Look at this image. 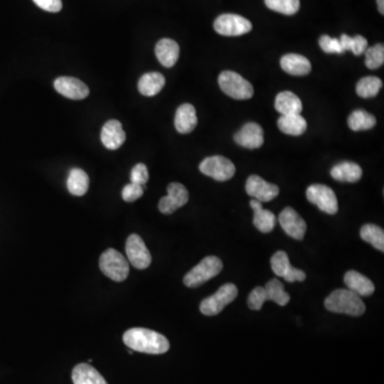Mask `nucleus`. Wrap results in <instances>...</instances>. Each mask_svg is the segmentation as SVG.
<instances>
[{"label":"nucleus","mask_w":384,"mask_h":384,"mask_svg":"<svg viewBox=\"0 0 384 384\" xmlns=\"http://www.w3.org/2000/svg\"><path fill=\"white\" fill-rule=\"evenodd\" d=\"M143 196V186H140L138 184H131L126 185L124 187L123 190H122V198L125 202H135V201L140 199Z\"/></svg>","instance_id":"58836bf2"},{"label":"nucleus","mask_w":384,"mask_h":384,"mask_svg":"<svg viewBox=\"0 0 384 384\" xmlns=\"http://www.w3.org/2000/svg\"><path fill=\"white\" fill-rule=\"evenodd\" d=\"M265 290H266L268 301H273L281 307H285L290 303V296L285 292L283 283L278 279H272L267 282Z\"/></svg>","instance_id":"7c9ffc66"},{"label":"nucleus","mask_w":384,"mask_h":384,"mask_svg":"<svg viewBox=\"0 0 384 384\" xmlns=\"http://www.w3.org/2000/svg\"><path fill=\"white\" fill-rule=\"evenodd\" d=\"M344 281L348 290L360 297H368L374 294V283L358 271H348L344 277Z\"/></svg>","instance_id":"aec40b11"},{"label":"nucleus","mask_w":384,"mask_h":384,"mask_svg":"<svg viewBox=\"0 0 384 384\" xmlns=\"http://www.w3.org/2000/svg\"><path fill=\"white\" fill-rule=\"evenodd\" d=\"M360 236L364 242L372 244L376 249L384 251V232L381 227L374 225H363Z\"/></svg>","instance_id":"c756f323"},{"label":"nucleus","mask_w":384,"mask_h":384,"mask_svg":"<svg viewBox=\"0 0 384 384\" xmlns=\"http://www.w3.org/2000/svg\"><path fill=\"white\" fill-rule=\"evenodd\" d=\"M267 8L284 15H294L299 11L300 0H265Z\"/></svg>","instance_id":"72a5a7b5"},{"label":"nucleus","mask_w":384,"mask_h":384,"mask_svg":"<svg viewBox=\"0 0 384 384\" xmlns=\"http://www.w3.org/2000/svg\"><path fill=\"white\" fill-rule=\"evenodd\" d=\"M362 168L358 164L350 162H344L336 164L332 168L331 177L335 181H345V183H355L362 177Z\"/></svg>","instance_id":"393cba45"},{"label":"nucleus","mask_w":384,"mask_h":384,"mask_svg":"<svg viewBox=\"0 0 384 384\" xmlns=\"http://www.w3.org/2000/svg\"><path fill=\"white\" fill-rule=\"evenodd\" d=\"M319 47H322V51L327 53H343L340 40L333 39L331 36H320L319 39Z\"/></svg>","instance_id":"e433bc0d"},{"label":"nucleus","mask_w":384,"mask_h":384,"mask_svg":"<svg viewBox=\"0 0 384 384\" xmlns=\"http://www.w3.org/2000/svg\"><path fill=\"white\" fill-rule=\"evenodd\" d=\"M89 183V177L87 173L84 170L75 168V169L71 170L66 185H68L70 194H72L73 196H82L87 194Z\"/></svg>","instance_id":"cd10ccee"},{"label":"nucleus","mask_w":384,"mask_h":384,"mask_svg":"<svg viewBox=\"0 0 384 384\" xmlns=\"http://www.w3.org/2000/svg\"><path fill=\"white\" fill-rule=\"evenodd\" d=\"M101 140L108 150H118L125 142L126 133L118 120H110L103 126Z\"/></svg>","instance_id":"f3484780"},{"label":"nucleus","mask_w":384,"mask_h":384,"mask_svg":"<svg viewBox=\"0 0 384 384\" xmlns=\"http://www.w3.org/2000/svg\"><path fill=\"white\" fill-rule=\"evenodd\" d=\"M155 53L162 66L164 68H172L179 60V44L171 39H162L156 44Z\"/></svg>","instance_id":"4be33fe9"},{"label":"nucleus","mask_w":384,"mask_h":384,"mask_svg":"<svg viewBox=\"0 0 384 384\" xmlns=\"http://www.w3.org/2000/svg\"><path fill=\"white\" fill-rule=\"evenodd\" d=\"M309 202L315 204L319 209L329 215H334L338 212V202L335 192L326 185H312L307 190Z\"/></svg>","instance_id":"6e6552de"},{"label":"nucleus","mask_w":384,"mask_h":384,"mask_svg":"<svg viewBox=\"0 0 384 384\" xmlns=\"http://www.w3.org/2000/svg\"><path fill=\"white\" fill-rule=\"evenodd\" d=\"M175 124L179 133H189L194 131L198 124V116L194 105H181L175 114Z\"/></svg>","instance_id":"6ab92c4d"},{"label":"nucleus","mask_w":384,"mask_h":384,"mask_svg":"<svg viewBox=\"0 0 384 384\" xmlns=\"http://www.w3.org/2000/svg\"><path fill=\"white\" fill-rule=\"evenodd\" d=\"M123 342L131 350L149 355H162L170 349L168 338L150 329H129L124 333Z\"/></svg>","instance_id":"f257e3e1"},{"label":"nucleus","mask_w":384,"mask_h":384,"mask_svg":"<svg viewBox=\"0 0 384 384\" xmlns=\"http://www.w3.org/2000/svg\"><path fill=\"white\" fill-rule=\"evenodd\" d=\"M376 123V118L365 110H355L348 118L349 128L353 131H368L372 129Z\"/></svg>","instance_id":"c85d7f7f"},{"label":"nucleus","mask_w":384,"mask_h":384,"mask_svg":"<svg viewBox=\"0 0 384 384\" xmlns=\"http://www.w3.org/2000/svg\"><path fill=\"white\" fill-rule=\"evenodd\" d=\"M274 107L281 116L300 114L303 112L301 99L295 93L290 92V91L279 93L276 97Z\"/></svg>","instance_id":"5701e85b"},{"label":"nucleus","mask_w":384,"mask_h":384,"mask_svg":"<svg viewBox=\"0 0 384 384\" xmlns=\"http://www.w3.org/2000/svg\"><path fill=\"white\" fill-rule=\"evenodd\" d=\"M271 269L277 276L285 279L287 282L292 283L296 281L303 282L307 279L305 271L294 268L290 265V259L286 252L278 251L271 257Z\"/></svg>","instance_id":"ddd939ff"},{"label":"nucleus","mask_w":384,"mask_h":384,"mask_svg":"<svg viewBox=\"0 0 384 384\" xmlns=\"http://www.w3.org/2000/svg\"><path fill=\"white\" fill-rule=\"evenodd\" d=\"M200 171L206 177L218 181H225L232 179L236 172L234 164L223 156H210L200 164Z\"/></svg>","instance_id":"0eeeda50"},{"label":"nucleus","mask_w":384,"mask_h":384,"mask_svg":"<svg viewBox=\"0 0 384 384\" xmlns=\"http://www.w3.org/2000/svg\"><path fill=\"white\" fill-rule=\"evenodd\" d=\"M223 263L217 256H206L194 268L191 269L184 278L187 287L194 288L215 278L222 271Z\"/></svg>","instance_id":"7ed1b4c3"},{"label":"nucleus","mask_w":384,"mask_h":384,"mask_svg":"<svg viewBox=\"0 0 384 384\" xmlns=\"http://www.w3.org/2000/svg\"><path fill=\"white\" fill-rule=\"evenodd\" d=\"M53 87L59 94L70 99H74V101H80V99H85L86 97H89V88L85 82H82L77 78L62 76L55 80Z\"/></svg>","instance_id":"2eb2a0df"},{"label":"nucleus","mask_w":384,"mask_h":384,"mask_svg":"<svg viewBox=\"0 0 384 384\" xmlns=\"http://www.w3.org/2000/svg\"><path fill=\"white\" fill-rule=\"evenodd\" d=\"M268 301L267 297V292L265 287H256L250 292L249 297H248V305L250 309L253 311H259L263 307L264 303Z\"/></svg>","instance_id":"c9c22d12"},{"label":"nucleus","mask_w":384,"mask_h":384,"mask_svg":"<svg viewBox=\"0 0 384 384\" xmlns=\"http://www.w3.org/2000/svg\"><path fill=\"white\" fill-rule=\"evenodd\" d=\"M234 140L237 144L246 149L254 150L261 148L264 143L263 128L253 122L246 123L240 131L235 133Z\"/></svg>","instance_id":"dca6fc26"},{"label":"nucleus","mask_w":384,"mask_h":384,"mask_svg":"<svg viewBox=\"0 0 384 384\" xmlns=\"http://www.w3.org/2000/svg\"><path fill=\"white\" fill-rule=\"evenodd\" d=\"M382 88V80L376 76H366L357 84V93L363 99L376 97Z\"/></svg>","instance_id":"2f4dec72"},{"label":"nucleus","mask_w":384,"mask_h":384,"mask_svg":"<svg viewBox=\"0 0 384 384\" xmlns=\"http://www.w3.org/2000/svg\"><path fill=\"white\" fill-rule=\"evenodd\" d=\"M279 222L288 236L294 240H303L307 232V223L294 208H284L279 216Z\"/></svg>","instance_id":"4468645a"},{"label":"nucleus","mask_w":384,"mask_h":384,"mask_svg":"<svg viewBox=\"0 0 384 384\" xmlns=\"http://www.w3.org/2000/svg\"><path fill=\"white\" fill-rule=\"evenodd\" d=\"M74 384H108L102 374L87 363L76 365L72 372Z\"/></svg>","instance_id":"b1692460"},{"label":"nucleus","mask_w":384,"mask_h":384,"mask_svg":"<svg viewBox=\"0 0 384 384\" xmlns=\"http://www.w3.org/2000/svg\"><path fill=\"white\" fill-rule=\"evenodd\" d=\"M34 3L47 12L57 13L62 9L61 0H34Z\"/></svg>","instance_id":"ea45409f"},{"label":"nucleus","mask_w":384,"mask_h":384,"mask_svg":"<svg viewBox=\"0 0 384 384\" xmlns=\"http://www.w3.org/2000/svg\"><path fill=\"white\" fill-rule=\"evenodd\" d=\"M131 183L144 186L149 181L148 167L144 164H136L131 172Z\"/></svg>","instance_id":"4c0bfd02"},{"label":"nucleus","mask_w":384,"mask_h":384,"mask_svg":"<svg viewBox=\"0 0 384 384\" xmlns=\"http://www.w3.org/2000/svg\"><path fill=\"white\" fill-rule=\"evenodd\" d=\"M324 307L329 312L350 316H361L366 309L360 296L349 290H334L324 301Z\"/></svg>","instance_id":"f03ea898"},{"label":"nucleus","mask_w":384,"mask_h":384,"mask_svg":"<svg viewBox=\"0 0 384 384\" xmlns=\"http://www.w3.org/2000/svg\"><path fill=\"white\" fill-rule=\"evenodd\" d=\"M99 268L105 276L114 282H123L129 273V264L120 252L108 249L101 255Z\"/></svg>","instance_id":"39448f33"},{"label":"nucleus","mask_w":384,"mask_h":384,"mask_svg":"<svg viewBox=\"0 0 384 384\" xmlns=\"http://www.w3.org/2000/svg\"><path fill=\"white\" fill-rule=\"evenodd\" d=\"M378 3V10L381 13L382 15L384 14V0H377Z\"/></svg>","instance_id":"a19ab883"},{"label":"nucleus","mask_w":384,"mask_h":384,"mask_svg":"<svg viewBox=\"0 0 384 384\" xmlns=\"http://www.w3.org/2000/svg\"><path fill=\"white\" fill-rule=\"evenodd\" d=\"M338 40H340V43H341L344 51H351L355 56H360L368 49V40L362 36H355L351 38L347 34H342L341 38Z\"/></svg>","instance_id":"473e14b6"},{"label":"nucleus","mask_w":384,"mask_h":384,"mask_svg":"<svg viewBox=\"0 0 384 384\" xmlns=\"http://www.w3.org/2000/svg\"><path fill=\"white\" fill-rule=\"evenodd\" d=\"M278 127L286 135L301 136L307 131V123L301 114H287L280 116Z\"/></svg>","instance_id":"bb28decb"},{"label":"nucleus","mask_w":384,"mask_h":384,"mask_svg":"<svg viewBox=\"0 0 384 384\" xmlns=\"http://www.w3.org/2000/svg\"><path fill=\"white\" fill-rule=\"evenodd\" d=\"M238 288L233 283L221 286L213 296L204 299L200 305V311L205 316H215L236 299Z\"/></svg>","instance_id":"423d86ee"},{"label":"nucleus","mask_w":384,"mask_h":384,"mask_svg":"<svg viewBox=\"0 0 384 384\" xmlns=\"http://www.w3.org/2000/svg\"><path fill=\"white\" fill-rule=\"evenodd\" d=\"M167 190L168 196L159 201L158 209L164 215H171L175 210L186 205L189 200V192L186 187L179 183H171Z\"/></svg>","instance_id":"9b49d317"},{"label":"nucleus","mask_w":384,"mask_h":384,"mask_svg":"<svg viewBox=\"0 0 384 384\" xmlns=\"http://www.w3.org/2000/svg\"><path fill=\"white\" fill-rule=\"evenodd\" d=\"M384 63V45L376 44L372 47L365 51V66L370 70H376L383 66Z\"/></svg>","instance_id":"f704fd0d"},{"label":"nucleus","mask_w":384,"mask_h":384,"mask_svg":"<svg viewBox=\"0 0 384 384\" xmlns=\"http://www.w3.org/2000/svg\"><path fill=\"white\" fill-rule=\"evenodd\" d=\"M218 82L225 94L238 101L250 99L254 94V89L248 80L232 71H225L218 78Z\"/></svg>","instance_id":"20e7f679"},{"label":"nucleus","mask_w":384,"mask_h":384,"mask_svg":"<svg viewBox=\"0 0 384 384\" xmlns=\"http://www.w3.org/2000/svg\"><path fill=\"white\" fill-rule=\"evenodd\" d=\"M250 206L254 212V227L261 233L272 232L277 225V217L270 210L264 209L263 204L257 200H252Z\"/></svg>","instance_id":"a211bd4d"},{"label":"nucleus","mask_w":384,"mask_h":384,"mask_svg":"<svg viewBox=\"0 0 384 384\" xmlns=\"http://www.w3.org/2000/svg\"><path fill=\"white\" fill-rule=\"evenodd\" d=\"M128 261L137 269H146L152 263V256L139 235L131 234L126 242Z\"/></svg>","instance_id":"9d476101"},{"label":"nucleus","mask_w":384,"mask_h":384,"mask_svg":"<svg viewBox=\"0 0 384 384\" xmlns=\"http://www.w3.org/2000/svg\"><path fill=\"white\" fill-rule=\"evenodd\" d=\"M214 28L221 36H240L251 31L252 24L240 15L222 14L216 18Z\"/></svg>","instance_id":"1a4fd4ad"},{"label":"nucleus","mask_w":384,"mask_h":384,"mask_svg":"<svg viewBox=\"0 0 384 384\" xmlns=\"http://www.w3.org/2000/svg\"><path fill=\"white\" fill-rule=\"evenodd\" d=\"M166 78L157 72L146 73L141 76L138 82V90L144 97H154L164 89Z\"/></svg>","instance_id":"a878e982"},{"label":"nucleus","mask_w":384,"mask_h":384,"mask_svg":"<svg viewBox=\"0 0 384 384\" xmlns=\"http://www.w3.org/2000/svg\"><path fill=\"white\" fill-rule=\"evenodd\" d=\"M281 68L292 76H305L312 70L309 59L298 53H287L283 56L281 58Z\"/></svg>","instance_id":"412c9836"},{"label":"nucleus","mask_w":384,"mask_h":384,"mask_svg":"<svg viewBox=\"0 0 384 384\" xmlns=\"http://www.w3.org/2000/svg\"><path fill=\"white\" fill-rule=\"evenodd\" d=\"M246 194L250 196L263 203V202H270L273 199L279 196L280 189L277 185L270 184L268 181L261 179L257 175H251L246 179Z\"/></svg>","instance_id":"f8f14e48"}]
</instances>
